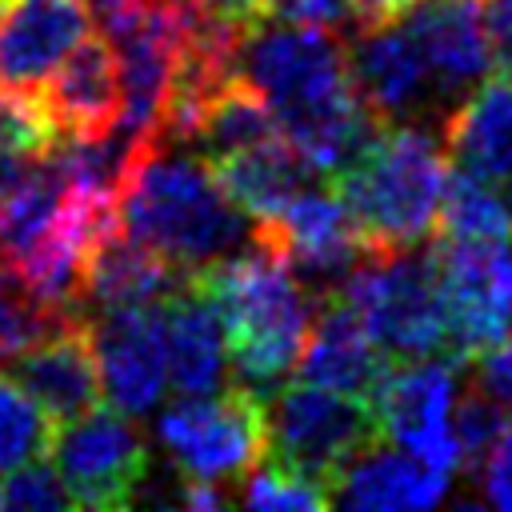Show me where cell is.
<instances>
[{"mask_svg": "<svg viewBox=\"0 0 512 512\" xmlns=\"http://www.w3.org/2000/svg\"><path fill=\"white\" fill-rule=\"evenodd\" d=\"M236 72L268 100L284 140L324 180L340 176L380 128L352 88L344 36L332 28L264 16L244 28Z\"/></svg>", "mask_w": 512, "mask_h": 512, "instance_id": "obj_1", "label": "cell"}, {"mask_svg": "<svg viewBox=\"0 0 512 512\" xmlns=\"http://www.w3.org/2000/svg\"><path fill=\"white\" fill-rule=\"evenodd\" d=\"M192 280L224 324L232 384L256 392L260 400L276 392L296 372L312 324L316 296L308 284L292 272L284 252L256 232L248 244L200 268Z\"/></svg>", "mask_w": 512, "mask_h": 512, "instance_id": "obj_2", "label": "cell"}, {"mask_svg": "<svg viewBox=\"0 0 512 512\" xmlns=\"http://www.w3.org/2000/svg\"><path fill=\"white\" fill-rule=\"evenodd\" d=\"M120 228L184 276L252 240V220L228 200L208 160L184 144H144L116 192Z\"/></svg>", "mask_w": 512, "mask_h": 512, "instance_id": "obj_3", "label": "cell"}, {"mask_svg": "<svg viewBox=\"0 0 512 512\" xmlns=\"http://www.w3.org/2000/svg\"><path fill=\"white\" fill-rule=\"evenodd\" d=\"M364 248H416L436 232L448 152L436 120L380 124L360 156L332 176Z\"/></svg>", "mask_w": 512, "mask_h": 512, "instance_id": "obj_4", "label": "cell"}, {"mask_svg": "<svg viewBox=\"0 0 512 512\" xmlns=\"http://www.w3.org/2000/svg\"><path fill=\"white\" fill-rule=\"evenodd\" d=\"M388 360L448 352L432 248H364L332 288ZM452 356V352H448Z\"/></svg>", "mask_w": 512, "mask_h": 512, "instance_id": "obj_5", "label": "cell"}, {"mask_svg": "<svg viewBox=\"0 0 512 512\" xmlns=\"http://www.w3.org/2000/svg\"><path fill=\"white\" fill-rule=\"evenodd\" d=\"M156 440L180 480L232 488L264 460V400L240 384L180 396L160 412Z\"/></svg>", "mask_w": 512, "mask_h": 512, "instance_id": "obj_6", "label": "cell"}, {"mask_svg": "<svg viewBox=\"0 0 512 512\" xmlns=\"http://www.w3.org/2000/svg\"><path fill=\"white\" fill-rule=\"evenodd\" d=\"M376 436L380 428L364 396L332 392L308 380L264 396V460L308 480L332 484V476Z\"/></svg>", "mask_w": 512, "mask_h": 512, "instance_id": "obj_7", "label": "cell"}, {"mask_svg": "<svg viewBox=\"0 0 512 512\" xmlns=\"http://www.w3.org/2000/svg\"><path fill=\"white\" fill-rule=\"evenodd\" d=\"M48 460L56 464L72 508L88 512H116L132 504L152 468L136 416L100 404L68 424H56Z\"/></svg>", "mask_w": 512, "mask_h": 512, "instance_id": "obj_8", "label": "cell"}, {"mask_svg": "<svg viewBox=\"0 0 512 512\" xmlns=\"http://www.w3.org/2000/svg\"><path fill=\"white\" fill-rule=\"evenodd\" d=\"M460 356H412L388 360L380 380L368 392V408L376 416L380 440H392L420 456L424 464L456 476L464 468L456 436H452V404L460 392Z\"/></svg>", "mask_w": 512, "mask_h": 512, "instance_id": "obj_9", "label": "cell"}, {"mask_svg": "<svg viewBox=\"0 0 512 512\" xmlns=\"http://www.w3.org/2000/svg\"><path fill=\"white\" fill-rule=\"evenodd\" d=\"M432 268L444 304L448 352L472 356L512 332V240L432 236Z\"/></svg>", "mask_w": 512, "mask_h": 512, "instance_id": "obj_10", "label": "cell"}, {"mask_svg": "<svg viewBox=\"0 0 512 512\" xmlns=\"http://www.w3.org/2000/svg\"><path fill=\"white\" fill-rule=\"evenodd\" d=\"M344 56H348L352 88L376 124L444 120L432 88V72L400 16L352 28L344 36Z\"/></svg>", "mask_w": 512, "mask_h": 512, "instance_id": "obj_11", "label": "cell"}, {"mask_svg": "<svg viewBox=\"0 0 512 512\" xmlns=\"http://www.w3.org/2000/svg\"><path fill=\"white\" fill-rule=\"evenodd\" d=\"M256 236L272 240L284 260L292 264V272L312 284V296H324L340 284V276L356 264V256L364 252V240L336 192L332 180L316 176L308 180L272 224H256Z\"/></svg>", "mask_w": 512, "mask_h": 512, "instance_id": "obj_12", "label": "cell"}, {"mask_svg": "<svg viewBox=\"0 0 512 512\" xmlns=\"http://www.w3.org/2000/svg\"><path fill=\"white\" fill-rule=\"evenodd\" d=\"M100 388L112 408L148 416L168 396V352H164V308H108L88 316Z\"/></svg>", "mask_w": 512, "mask_h": 512, "instance_id": "obj_13", "label": "cell"}, {"mask_svg": "<svg viewBox=\"0 0 512 512\" xmlns=\"http://www.w3.org/2000/svg\"><path fill=\"white\" fill-rule=\"evenodd\" d=\"M400 20L420 44L444 116L496 72L476 16V0H420Z\"/></svg>", "mask_w": 512, "mask_h": 512, "instance_id": "obj_14", "label": "cell"}, {"mask_svg": "<svg viewBox=\"0 0 512 512\" xmlns=\"http://www.w3.org/2000/svg\"><path fill=\"white\" fill-rule=\"evenodd\" d=\"M88 32V0H0V88H40Z\"/></svg>", "mask_w": 512, "mask_h": 512, "instance_id": "obj_15", "label": "cell"}, {"mask_svg": "<svg viewBox=\"0 0 512 512\" xmlns=\"http://www.w3.org/2000/svg\"><path fill=\"white\" fill-rule=\"evenodd\" d=\"M12 380L56 420L68 424L100 404V368L96 348L88 332V316H72L32 348H24L16 360H8Z\"/></svg>", "mask_w": 512, "mask_h": 512, "instance_id": "obj_16", "label": "cell"}, {"mask_svg": "<svg viewBox=\"0 0 512 512\" xmlns=\"http://www.w3.org/2000/svg\"><path fill=\"white\" fill-rule=\"evenodd\" d=\"M452 488V476L424 464L408 448L368 440L328 484V504L356 512H416L436 508Z\"/></svg>", "mask_w": 512, "mask_h": 512, "instance_id": "obj_17", "label": "cell"}, {"mask_svg": "<svg viewBox=\"0 0 512 512\" xmlns=\"http://www.w3.org/2000/svg\"><path fill=\"white\" fill-rule=\"evenodd\" d=\"M60 136H100L120 120V68L104 32H88L40 84Z\"/></svg>", "mask_w": 512, "mask_h": 512, "instance_id": "obj_18", "label": "cell"}, {"mask_svg": "<svg viewBox=\"0 0 512 512\" xmlns=\"http://www.w3.org/2000/svg\"><path fill=\"white\" fill-rule=\"evenodd\" d=\"M384 364H388V356L376 348V340L356 320V312L336 292L316 296L312 324H308V336H304V348L296 360L300 380L368 400Z\"/></svg>", "mask_w": 512, "mask_h": 512, "instance_id": "obj_19", "label": "cell"}, {"mask_svg": "<svg viewBox=\"0 0 512 512\" xmlns=\"http://www.w3.org/2000/svg\"><path fill=\"white\" fill-rule=\"evenodd\" d=\"M184 280L192 276H184L176 264H168L164 256H156L116 224L88 248L84 276H80V312L92 316L108 308L160 304Z\"/></svg>", "mask_w": 512, "mask_h": 512, "instance_id": "obj_20", "label": "cell"}, {"mask_svg": "<svg viewBox=\"0 0 512 512\" xmlns=\"http://www.w3.org/2000/svg\"><path fill=\"white\" fill-rule=\"evenodd\" d=\"M440 140L456 172L512 188V76H488L444 120Z\"/></svg>", "mask_w": 512, "mask_h": 512, "instance_id": "obj_21", "label": "cell"}, {"mask_svg": "<svg viewBox=\"0 0 512 512\" xmlns=\"http://www.w3.org/2000/svg\"><path fill=\"white\" fill-rule=\"evenodd\" d=\"M164 308V352H168V388L176 396H208L228 384V344L224 324L212 300L184 280L172 296L160 300Z\"/></svg>", "mask_w": 512, "mask_h": 512, "instance_id": "obj_22", "label": "cell"}, {"mask_svg": "<svg viewBox=\"0 0 512 512\" xmlns=\"http://www.w3.org/2000/svg\"><path fill=\"white\" fill-rule=\"evenodd\" d=\"M212 176L220 180V188L228 192V200L256 224H272L280 216V208L308 184L316 180V172L300 160V152L280 136H268L260 144L224 152L216 160H208Z\"/></svg>", "mask_w": 512, "mask_h": 512, "instance_id": "obj_23", "label": "cell"}, {"mask_svg": "<svg viewBox=\"0 0 512 512\" xmlns=\"http://www.w3.org/2000/svg\"><path fill=\"white\" fill-rule=\"evenodd\" d=\"M432 236H444V240H512L508 188L464 176V172L448 176Z\"/></svg>", "mask_w": 512, "mask_h": 512, "instance_id": "obj_24", "label": "cell"}, {"mask_svg": "<svg viewBox=\"0 0 512 512\" xmlns=\"http://www.w3.org/2000/svg\"><path fill=\"white\" fill-rule=\"evenodd\" d=\"M80 312L56 308L48 304L28 280L24 272L0 256V364L16 360L24 348H32L36 340H44L48 332H56L60 324H68Z\"/></svg>", "mask_w": 512, "mask_h": 512, "instance_id": "obj_25", "label": "cell"}, {"mask_svg": "<svg viewBox=\"0 0 512 512\" xmlns=\"http://www.w3.org/2000/svg\"><path fill=\"white\" fill-rule=\"evenodd\" d=\"M52 436L56 420L12 376H0V476L28 460H44Z\"/></svg>", "mask_w": 512, "mask_h": 512, "instance_id": "obj_26", "label": "cell"}, {"mask_svg": "<svg viewBox=\"0 0 512 512\" xmlns=\"http://www.w3.org/2000/svg\"><path fill=\"white\" fill-rule=\"evenodd\" d=\"M240 504L256 512H292V508H328V484L308 480L284 464H256L240 480Z\"/></svg>", "mask_w": 512, "mask_h": 512, "instance_id": "obj_27", "label": "cell"}, {"mask_svg": "<svg viewBox=\"0 0 512 512\" xmlns=\"http://www.w3.org/2000/svg\"><path fill=\"white\" fill-rule=\"evenodd\" d=\"M508 424H512V412H504L484 392H476V388H468L464 396L456 392V404H452V436H456V448H460V460H464L468 472H476L484 464V456L492 452V444L504 436Z\"/></svg>", "mask_w": 512, "mask_h": 512, "instance_id": "obj_28", "label": "cell"}, {"mask_svg": "<svg viewBox=\"0 0 512 512\" xmlns=\"http://www.w3.org/2000/svg\"><path fill=\"white\" fill-rule=\"evenodd\" d=\"M0 508H20V512H60L72 508L68 488L56 472V464L44 460H28L12 472H4L0 480Z\"/></svg>", "mask_w": 512, "mask_h": 512, "instance_id": "obj_29", "label": "cell"}, {"mask_svg": "<svg viewBox=\"0 0 512 512\" xmlns=\"http://www.w3.org/2000/svg\"><path fill=\"white\" fill-rule=\"evenodd\" d=\"M464 360H468V376H472L468 388L484 392L504 412H512V332L504 340H496V344L464 356Z\"/></svg>", "mask_w": 512, "mask_h": 512, "instance_id": "obj_30", "label": "cell"}, {"mask_svg": "<svg viewBox=\"0 0 512 512\" xmlns=\"http://www.w3.org/2000/svg\"><path fill=\"white\" fill-rule=\"evenodd\" d=\"M268 16L316 24V28H332L348 36L356 28V0H268Z\"/></svg>", "mask_w": 512, "mask_h": 512, "instance_id": "obj_31", "label": "cell"}, {"mask_svg": "<svg viewBox=\"0 0 512 512\" xmlns=\"http://www.w3.org/2000/svg\"><path fill=\"white\" fill-rule=\"evenodd\" d=\"M480 476V492L488 504L512 512V424L504 428V436L492 444V452L484 456V464L476 468Z\"/></svg>", "mask_w": 512, "mask_h": 512, "instance_id": "obj_32", "label": "cell"}, {"mask_svg": "<svg viewBox=\"0 0 512 512\" xmlns=\"http://www.w3.org/2000/svg\"><path fill=\"white\" fill-rule=\"evenodd\" d=\"M476 16L500 76H512V0H476Z\"/></svg>", "mask_w": 512, "mask_h": 512, "instance_id": "obj_33", "label": "cell"}, {"mask_svg": "<svg viewBox=\"0 0 512 512\" xmlns=\"http://www.w3.org/2000/svg\"><path fill=\"white\" fill-rule=\"evenodd\" d=\"M196 8H204L208 16L236 24V28H252L256 20L268 16V0H196Z\"/></svg>", "mask_w": 512, "mask_h": 512, "instance_id": "obj_34", "label": "cell"}, {"mask_svg": "<svg viewBox=\"0 0 512 512\" xmlns=\"http://www.w3.org/2000/svg\"><path fill=\"white\" fill-rule=\"evenodd\" d=\"M44 160V156H40ZM36 156H28V152H20L16 144H8V140H0V200L4 196H12L20 184H24V176L40 164Z\"/></svg>", "mask_w": 512, "mask_h": 512, "instance_id": "obj_35", "label": "cell"}, {"mask_svg": "<svg viewBox=\"0 0 512 512\" xmlns=\"http://www.w3.org/2000/svg\"><path fill=\"white\" fill-rule=\"evenodd\" d=\"M412 4H420V0H356V28L380 24V20H396V16H404Z\"/></svg>", "mask_w": 512, "mask_h": 512, "instance_id": "obj_36", "label": "cell"}]
</instances>
